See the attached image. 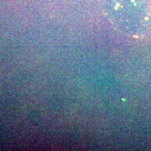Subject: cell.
<instances>
[{
    "label": "cell",
    "instance_id": "obj_1",
    "mask_svg": "<svg viewBox=\"0 0 151 151\" xmlns=\"http://www.w3.org/2000/svg\"><path fill=\"white\" fill-rule=\"evenodd\" d=\"M105 6L111 20L129 32H138L146 23V6L141 0H105Z\"/></svg>",
    "mask_w": 151,
    "mask_h": 151
}]
</instances>
